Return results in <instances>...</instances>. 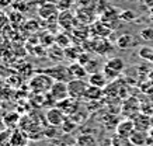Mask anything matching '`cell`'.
<instances>
[{
    "instance_id": "18",
    "label": "cell",
    "mask_w": 153,
    "mask_h": 146,
    "mask_svg": "<svg viewBox=\"0 0 153 146\" xmlns=\"http://www.w3.org/2000/svg\"><path fill=\"white\" fill-rule=\"evenodd\" d=\"M69 70L72 73V76H73V79H84L88 75L86 67L83 65H80L79 62H72L69 65Z\"/></svg>"
},
{
    "instance_id": "3",
    "label": "cell",
    "mask_w": 153,
    "mask_h": 146,
    "mask_svg": "<svg viewBox=\"0 0 153 146\" xmlns=\"http://www.w3.org/2000/svg\"><path fill=\"white\" fill-rule=\"evenodd\" d=\"M88 87V82H84V79H73L68 83L69 96L73 99H84V93Z\"/></svg>"
},
{
    "instance_id": "5",
    "label": "cell",
    "mask_w": 153,
    "mask_h": 146,
    "mask_svg": "<svg viewBox=\"0 0 153 146\" xmlns=\"http://www.w3.org/2000/svg\"><path fill=\"white\" fill-rule=\"evenodd\" d=\"M56 107L62 110V113L65 114L66 117H69V115H72V114L79 111L80 104H79V100L77 99L68 97V99L62 100V101H59V103H56Z\"/></svg>"
},
{
    "instance_id": "15",
    "label": "cell",
    "mask_w": 153,
    "mask_h": 146,
    "mask_svg": "<svg viewBox=\"0 0 153 146\" xmlns=\"http://www.w3.org/2000/svg\"><path fill=\"white\" fill-rule=\"evenodd\" d=\"M112 51L111 44L107 41L105 38H97L94 41V52L98 55H107Z\"/></svg>"
},
{
    "instance_id": "25",
    "label": "cell",
    "mask_w": 153,
    "mask_h": 146,
    "mask_svg": "<svg viewBox=\"0 0 153 146\" xmlns=\"http://www.w3.org/2000/svg\"><path fill=\"white\" fill-rule=\"evenodd\" d=\"M55 42L59 45V47H62L63 49L68 47H70V38L66 35V34H59L58 37L55 38Z\"/></svg>"
},
{
    "instance_id": "27",
    "label": "cell",
    "mask_w": 153,
    "mask_h": 146,
    "mask_svg": "<svg viewBox=\"0 0 153 146\" xmlns=\"http://www.w3.org/2000/svg\"><path fill=\"white\" fill-rule=\"evenodd\" d=\"M72 4H73V0H58L56 7L59 9V11H66L72 9Z\"/></svg>"
},
{
    "instance_id": "34",
    "label": "cell",
    "mask_w": 153,
    "mask_h": 146,
    "mask_svg": "<svg viewBox=\"0 0 153 146\" xmlns=\"http://www.w3.org/2000/svg\"><path fill=\"white\" fill-rule=\"evenodd\" d=\"M51 127V125H49ZM56 127H51V128H47V129H44V135L47 138H53L55 136V133H56Z\"/></svg>"
},
{
    "instance_id": "12",
    "label": "cell",
    "mask_w": 153,
    "mask_h": 146,
    "mask_svg": "<svg viewBox=\"0 0 153 146\" xmlns=\"http://www.w3.org/2000/svg\"><path fill=\"white\" fill-rule=\"evenodd\" d=\"M131 142L134 146H145L149 142V135L146 131H140V129H135L134 133L129 136Z\"/></svg>"
},
{
    "instance_id": "36",
    "label": "cell",
    "mask_w": 153,
    "mask_h": 146,
    "mask_svg": "<svg viewBox=\"0 0 153 146\" xmlns=\"http://www.w3.org/2000/svg\"><path fill=\"white\" fill-rule=\"evenodd\" d=\"M150 17H152V19H153V6H152V7H150Z\"/></svg>"
},
{
    "instance_id": "17",
    "label": "cell",
    "mask_w": 153,
    "mask_h": 146,
    "mask_svg": "<svg viewBox=\"0 0 153 146\" xmlns=\"http://www.w3.org/2000/svg\"><path fill=\"white\" fill-rule=\"evenodd\" d=\"M90 33H96L100 38H107L111 34V28L108 25H105L102 21H97V23L94 21L91 28H90Z\"/></svg>"
},
{
    "instance_id": "22",
    "label": "cell",
    "mask_w": 153,
    "mask_h": 146,
    "mask_svg": "<svg viewBox=\"0 0 153 146\" xmlns=\"http://www.w3.org/2000/svg\"><path fill=\"white\" fill-rule=\"evenodd\" d=\"M83 52V49L80 47H68L65 48V58H68V59H70V61H74L77 62V59H79V55Z\"/></svg>"
},
{
    "instance_id": "20",
    "label": "cell",
    "mask_w": 153,
    "mask_h": 146,
    "mask_svg": "<svg viewBox=\"0 0 153 146\" xmlns=\"http://www.w3.org/2000/svg\"><path fill=\"white\" fill-rule=\"evenodd\" d=\"M105 66H108V67H111L112 70L121 73V72L124 70V67H125V62L122 61L121 58H110V59L107 61Z\"/></svg>"
},
{
    "instance_id": "16",
    "label": "cell",
    "mask_w": 153,
    "mask_h": 146,
    "mask_svg": "<svg viewBox=\"0 0 153 146\" xmlns=\"http://www.w3.org/2000/svg\"><path fill=\"white\" fill-rule=\"evenodd\" d=\"M102 96H104V89L88 84L87 90H86V93H84V99L90 100V101H98Z\"/></svg>"
},
{
    "instance_id": "2",
    "label": "cell",
    "mask_w": 153,
    "mask_h": 146,
    "mask_svg": "<svg viewBox=\"0 0 153 146\" xmlns=\"http://www.w3.org/2000/svg\"><path fill=\"white\" fill-rule=\"evenodd\" d=\"M42 73L51 76L55 82H65V83H69L70 80H73V76L69 70V66L65 65H56V66H51V67H47V69H42Z\"/></svg>"
},
{
    "instance_id": "14",
    "label": "cell",
    "mask_w": 153,
    "mask_h": 146,
    "mask_svg": "<svg viewBox=\"0 0 153 146\" xmlns=\"http://www.w3.org/2000/svg\"><path fill=\"white\" fill-rule=\"evenodd\" d=\"M132 119H134V122H135V128L140 129V131H148L149 128H150V124H152V119L148 117V114H143V113L135 115Z\"/></svg>"
},
{
    "instance_id": "35",
    "label": "cell",
    "mask_w": 153,
    "mask_h": 146,
    "mask_svg": "<svg viewBox=\"0 0 153 146\" xmlns=\"http://www.w3.org/2000/svg\"><path fill=\"white\" fill-rule=\"evenodd\" d=\"M142 1H143L145 4H148L149 7H152L153 6V0H142Z\"/></svg>"
},
{
    "instance_id": "29",
    "label": "cell",
    "mask_w": 153,
    "mask_h": 146,
    "mask_svg": "<svg viewBox=\"0 0 153 146\" xmlns=\"http://www.w3.org/2000/svg\"><path fill=\"white\" fill-rule=\"evenodd\" d=\"M84 67H86V70H87L88 75L96 73V72H98V61H96V59H93V58H91V61L88 62Z\"/></svg>"
},
{
    "instance_id": "11",
    "label": "cell",
    "mask_w": 153,
    "mask_h": 146,
    "mask_svg": "<svg viewBox=\"0 0 153 146\" xmlns=\"http://www.w3.org/2000/svg\"><path fill=\"white\" fill-rule=\"evenodd\" d=\"M87 82H88V84L104 89V87L107 86L108 77L105 76V73H104V72H96V73H91V75H88Z\"/></svg>"
},
{
    "instance_id": "26",
    "label": "cell",
    "mask_w": 153,
    "mask_h": 146,
    "mask_svg": "<svg viewBox=\"0 0 153 146\" xmlns=\"http://www.w3.org/2000/svg\"><path fill=\"white\" fill-rule=\"evenodd\" d=\"M139 35L143 41H146V42H152L153 41V28L152 27H146V28L140 30Z\"/></svg>"
},
{
    "instance_id": "1",
    "label": "cell",
    "mask_w": 153,
    "mask_h": 146,
    "mask_svg": "<svg viewBox=\"0 0 153 146\" xmlns=\"http://www.w3.org/2000/svg\"><path fill=\"white\" fill-rule=\"evenodd\" d=\"M53 82L55 80L51 76L45 75L42 72H37L30 79V89L33 90V93H35V94H47V93H49Z\"/></svg>"
},
{
    "instance_id": "32",
    "label": "cell",
    "mask_w": 153,
    "mask_h": 146,
    "mask_svg": "<svg viewBox=\"0 0 153 146\" xmlns=\"http://www.w3.org/2000/svg\"><path fill=\"white\" fill-rule=\"evenodd\" d=\"M104 73H105V76L108 77V80H114V79H117L118 77V72L112 70L111 67H108V66H104Z\"/></svg>"
},
{
    "instance_id": "28",
    "label": "cell",
    "mask_w": 153,
    "mask_h": 146,
    "mask_svg": "<svg viewBox=\"0 0 153 146\" xmlns=\"http://www.w3.org/2000/svg\"><path fill=\"white\" fill-rule=\"evenodd\" d=\"M120 19L124 20V21H129V23H132V21L136 20V14H135L132 10H125V11H122V13H121Z\"/></svg>"
},
{
    "instance_id": "30",
    "label": "cell",
    "mask_w": 153,
    "mask_h": 146,
    "mask_svg": "<svg viewBox=\"0 0 153 146\" xmlns=\"http://www.w3.org/2000/svg\"><path fill=\"white\" fill-rule=\"evenodd\" d=\"M24 136V133L23 132H14V135H13V146H24L25 145V141L27 139H20V138H23Z\"/></svg>"
},
{
    "instance_id": "8",
    "label": "cell",
    "mask_w": 153,
    "mask_h": 146,
    "mask_svg": "<svg viewBox=\"0 0 153 146\" xmlns=\"http://www.w3.org/2000/svg\"><path fill=\"white\" fill-rule=\"evenodd\" d=\"M56 21L63 30H73L74 21H77V19H76V14H73L70 10H66V11H60Z\"/></svg>"
},
{
    "instance_id": "13",
    "label": "cell",
    "mask_w": 153,
    "mask_h": 146,
    "mask_svg": "<svg viewBox=\"0 0 153 146\" xmlns=\"http://www.w3.org/2000/svg\"><path fill=\"white\" fill-rule=\"evenodd\" d=\"M115 44L120 49H129V48L136 45V39L131 34H121L120 37L117 38Z\"/></svg>"
},
{
    "instance_id": "4",
    "label": "cell",
    "mask_w": 153,
    "mask_h": 146,
    "mask_svg": "<svg viewBox=\"0 0 153 146\" xmlns=\"http://www.w3.org/2000/svg\"><path fill=\"white\" fill-rule=\"evenodd\" d=\"M49 97H51L55 103H59L62 100L70 97L69 96V89H68V83L65 82H53L51 90H49Z\"/></svg>"
},
{
    "instance_id": "6",
    "label": "cell",
    "mask_w": 153,
    "mask_h": 146,
    "mask_svg": "<svg viewBox=\"0 0 153 146\" xmlns=\"http://www.w3.org/2000/svg\"><path fill=\"white\" fill-rule=\"evenodd\" d=\"M66 115L62 113V110L58 107H52L51 110H48L47 113V122L51 127H62V124L65 122Z\"/></svg>"
},
{
    "instance_id": "9",
    "label": "cell",
    "mask_w": 153,
    "mask_h": 146,
    "mask_svg": "<svg viewBox=\"0 0 153 146\" xmlns=\"http://www.w3.org/2000/svg\"><path fill=\"white\" fill-rule=\"evenodd\" d=\"M94 9H91L90 6L88 7H80L76 13V19L77 21H80V24H93L94 23Z\"/></svg>"
},
{
    "instance_id": "24",
    "label": "cell",
    "mask_w": 153,
    "mask_h": 146,
    "mask_svg": "<svg viewBox=\"0 0 153 146\" xmlns=\"http://www.w3.org/2000/svg\"><path fill=\"white\" fill-rule=\"evenodd\" d=\"M139 58L143 59V61H148V62H153V48L152 47H148L145 45L139 49Z\"/></svg>"
},
{
    "instance_id": "7",
    "label": "cell",
    "mask_w": 153,
    "mask_h": 146,
    "mask_svg": "<svg viewBox=\"0 0 153 146\" xmlns=\"http://www.w3.org/2000/svg\"><path fill=\"white\" fill-rule=\"evenodd\" d=\"M58 11L59 9L56 7V4L53 3H44L42 6H39V9H38V14L39 17L44 20H58Z\"/></svg>"
},
{
    "instance_id": "31",
    "label": "cell",
    "mask_w": 153,
    "mask_h": 146,
    "mask_svg": "<svg viewBox=\"0 0 153 146\" xmlns=\"http://www.w3.org/2000/svg\"><path fill=\"white\" fill-rule=\"evenodd\" d=\"M90 61H91V56H90V53L86 52V51L82 52V53L79 55V59H77V62H79L80 65H83V66H86Z\"/></svg>"
},
{
    "instance_id": "23",
    "label": "cell",
    "mask_w": 153,
    "mask_h": 146,
    "mask_svg": "<svg viewBox=\"0 0 153 146\" xmlns=\"http://www.w3.org/2000/svg\"><path fill=\"white\" fill-rule=\"evenodd\" d=\"M111 143H112V146H134L129 138L121 136L117 132H115V135L111 136Z\"/></svg>"
},
{
    "instance_id": "21",
    "label": "cell",
    "mask_w": 153,
    "mask_h": 146,
    "mask_svg": "<svg viewBox=\"0 0 153 146\" xmlns=\"http://www.w3.org/2000/svg\"><path fill=\"white\" fill-rule=\"evenodd\" d=\"M48 55H49V58L55 59V61H60V59L65 58V49L59 47L58 44H55V45H51V49L48 51Z\"/></svg>"
},
{
    "instance_id": "19",
    "label": "cell",
    "mask_w": 153,
    "mask_h": 146,
    "mask_svg": "<svg viewBox=\"0 0 153 146\" xmlns=\"http://www.w3.org/2000/svg\"><path fill=\"white\" fill-rule=\"evenodd\" d=\"M76 145L77 146H98V143L93 135L84 132V133H80L79 136L76 138Z\"/></svg>"
},
{
    "instance_id": "33",
    "label": "cell",
    "mask_w": 153,
    "mask_h": 146,
    "mask_svg": "<svg viewBox=\"0 0 153 146\" xmlns=\"http://www.w3.org/2000/svg\"><path fill=\"white\" fill-rule=\"evenodd\" d=\"M74 127H76V124H74L72 119H69V118L66 117L65 122L62 124V129H63L65 132H70L72 129H74Z\"/></svg>"
},
{
    "instance_id": "10",
    "label": "cell",
    "mask_w": 153,
    "mask_h": 146,
    "mask_svg": "<svg viewBox=\"0 0 153 146\" xmlns=\"http://www.w3.org/2000/svg\"><path fill=\"white\" fill-rule=\"evenodd\" d=\"M135 129H136V128H135L134 119H124V121H121V122L118 124L115 132L118 133V135H121V136L129 138L131 135L134 133Z\"/></svg>"
}]
</instances>
